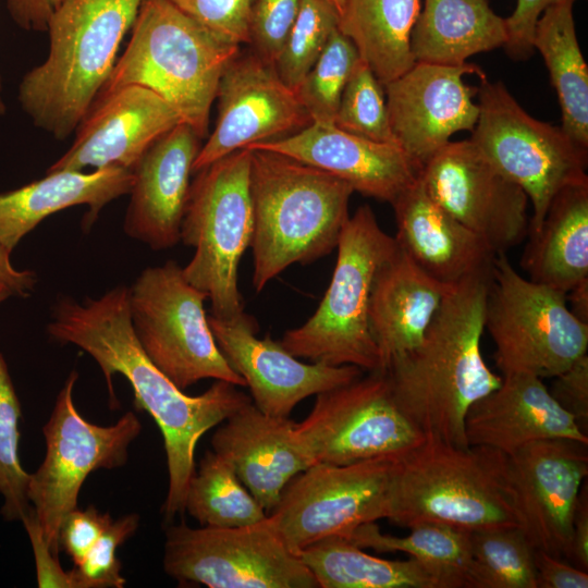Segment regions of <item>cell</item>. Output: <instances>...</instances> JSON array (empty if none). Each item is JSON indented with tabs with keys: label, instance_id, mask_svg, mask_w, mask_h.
<instances>
[{
	"label": "cell",
	"instance_id": "74e56055",
	"mask_svg": "<svg viewBox=\"0 0 588 588\" xmlns=\"http://www.w3.org/2000/svg\"><path fill=\"white\" fill-rule=\"evenodd\" d=\"M359 59L351 39L336 29L296 89L311 122L334 123L342 93Z\"/></svg>",
	"mask_w": 588,
	"mask_h": 588
},
{
	"label": "cell",
	"instance_id": "484cf974",
	"mask_svg": "<svg viewBox=\"0 0 588 588\" xmlns=\"http://www.w3.org/2000/svg\"><path fill=\"white\" fill-rule=\"evenodd\" d=\"M391 205L397 245L434 280L451 286L491 271L497 254L434 203L419 176Z\"/></svg>",
	"mask_w": 588,
	"mask_h": 588
},
{
	"label": "cell",
	"instance_id": "8fae6325",
	"mask_svg": "<svg viewBox=\"0 0 588 588\" xmlns=\"http://www.w3.org/2000/svg\"><path fill=\"white\" fill-rule=\"evenodd\" d=\"M207 295L173 260L148 267L128 287L133 331L145 354L179 389L203 379L246 387L219 350L204 309Z\"/></svg>",
	"mask_w": 588,
	"mask_h": 588
},
{
	"label": "cell",
	"instance_id": "e575fe53",
	"mask_svg": "<svg viewBox=\"0 0 588 588\" xmlns=\"http://www.w3.org/2000/svg\"><path fill=\"white\" fill-rule=\"evenodd\" d=\"M185 511L200 526L218 528L248 526L268 516L231 464L213 451L205 453L188 482Z\"/></svg>",
	"mask_w": 588,
	"mask_h": 588
},
{
	"label": "cell",
	"instance_id": "f546056e",
	"mask_svg": "<svg viewBox=\"0 0 588 588\" xmlns=\"http://www.w3.org/2000/svg\"><path fill=\"white\" fill-rule=\"evenodd\" d=\"M505 19L488 0H424L411 35L415 62L461 65L476 53L504 47Z\"/></svg>",
	"mask_w": 588,
	"mask_h": 588
},
{
	"label": "cell",
	"instance_id": "2e32d148",
	"mask_svg": "<svg viewBox=\"0 0 588 588\" xmlns=\"http://www.w3.org/2000/svg\"><path fill=\"white\" fill-rule=\"evenodd\" d=\"M430 198L482 238L505 253L527 235L528 197L504 177L470 139L449 142L419 170Z\"/></svg>",
	"mask_w": 588,
	"mask_h": 588
},
{
	"label": "cell",
	"instance_id": "bcb514c9",
	"mask_svg": "<svg viewBox=\"0 0 588 588\" xmlns=\"http://www.w3.org/2000/svg\"><path fill=\"white\" fill-rule=\"evenodd\" d=\"M575 0H517L513 13L505 19L507 40L506 52L514 59H526L532 51L536 24L542 12L554 4Z\"/></svg>",
	"mask_w": 588,
	"mask_h": 588
},
{
	"label": "cell",
	"instance_id": "ab89813d",
	"mask_svg": "<svg viewBox=\"0 0 588 588\" xmlns=\"http://www.w3.org/2000/svg\"><path fill=\"white\" fill-rule=\"evenodd\" d=\"M334 124L370 140L397 145L390 125L383 85L362 59L342 93Z\"/></svg>",
	"mask_w": 588,
	"mask_h": 588
},
{
	"label": "cell",
	"instance_id": "f6af8a7d",
	"mask_svg": "<svg viewBox=\"0 0 588 588\" xmlns=\"http://www.w3.org/2000/svg\"><path fill=\"white\" fill-rule=\"evenodd\" d=\"M558 404L575 419L587 434L588 422V356L576 359L563 372L554 377L549 390Z\"/></svg>",
	"mask_w": 588,
	"mask_h": 588
},
{
	"label": "cell",
	"instance_id": "ac0fdd59",
	"mask_svg": "<svg viewBox=\"0 0 588 588\" xmlns=\"http://www.w3.org/2000/svg\"><path fill=\"white\" fill-rule=\"evenodd\" d=\"M485 78L471 63L442 65L415 62L383 85L390 125L397 146L418 171L461 131H473L479 114L477 88L464 76Z\"/></svg>",
	"mask_w": 588,
	"mask_h": 588
},
{
	"label": "cell",
	"instance_id": "7bdbcfd3",
	"mask_svg": "<svg viewBox=\"0 0 588 588\" xmlns=\"http://www.w3.org/2000/svg\"><path fill=\"white\" fill-rule=\"evenodd\" d=\"M185 15L219 38L248 42V17L253 0H169Z\"/></svg>",
	"mask_w": 588,
	"mask_h": 588
},
{
	"label": "cell",
	"instance_id": "d590c367",
	"mask_svg": "<svg viewBox=\"0 0 588 588\" xmlns=\"http://www.w3.org/2000/svg\"><path fill=\"white\" fill-rule=\"evenodd\" d=\"M471 588H537L536 548L520 527L471 531Z\"/></svg>",
	"mask_w": 588,
	"mask_h": 588
},
{
	"label": "cell",
	"instance_id": "4316f807",
	"mask_svg": "<svg viewBox=\"0 0 588 588\" xmlns=\"http://www.w3.org/2000/svg\"><path fill=\"white\" fill-rule=\"evenodd\" d=\"M451 286L431 278L396 246L380 266L369 301V328L379 353V371L418 346Z\"/></svg>",
	"mask_w": 588,
	"mask_h": 588
},
{
	"label": "cell",
	"instance_id": "816d5d0a",
	"mask_svg": "<svg viewBox=\"0 0 588 588\" xmlns=\"http://www.w3.org/2000/svg\"><path fill=\"white\" fill-rule=\"evenodd\" d=\"M5 248L0 246V282L5 284L13 296L26 297L33 291L37 278L33 271L16 270L10 260Z\"/></svg>",
	"mask_w": 588,
	"mask_h": 588
},
{
	"label": "cell",
	"instance_id": "f5cc1de1",
	"mask_svg": "<svg viewBox=\"0 0 588 588\" xmlns=\"http://www.w3.org/2000/svg\"><path fill=\"white\" fill-rule=\"evenodd\" d=\"M571 313L581 322L588 324V278L575 284L567 293Z\"/></svg>",
	"mask_w": 588,
	"mask_h": 588
},
{
	"label": "cell",
	"instance_id": "7c38bea8",
	"mask_svg": "<svg viewBox=\"0 0 588 588\" xmlns=\"http://www.w3.org/2000/svg\"><path fill=\"white\" fill-rule=\"evenodd\" d=\"M77 377V372L72 371L57 396L50 418L44 426L45 458L37 470L29 474L27 488L28 501L44 537L57 556L62 522L77 507L78 492L86 477L100 468L124 465L130 444L142 430L132 412L110 426L85 420L73 401Z\"/></svg>",
	"mask_w": 588,
	"mask_h": 588
},
{
	"label": "cell",
	"instance_id": "f35d334b",
	"mask_svg": "<svg viewBox=\"0 0 588 588\" xmlns=\"http://www.w3.org/2000/svg\"><path fill=\"white\" fill-rule=\"evenodd\" d=\"M21 406L0 353V494L1 514L7 520L22 519L30 509L27 497L29 474L19 458V419Z\"/></svg>",
	"mask_w": 588,
	"mask_h": 588
},
{
	"label": "cell",
	"instance_id": "f907efd6",
	"mask_svg": "<svg viewBox=\"0 0 588 588\" xmlns=\"http://www.w3.org/2000/svg\"><path fill=\"white\" fill-rule=\"evenodd\" d=\"M567 559L576 567L588 569V495L586 485L580 490L575 509Z\"/></svg>",
	"mask_w": 588,
	"mask_h": 588
},
{
	"label": "cell",
	"instance_id": "60d3db41",
	"mask_svg": "<svg viewBox=\"0 0 588 588\" xmlns=\"http://www.w3.org/2000/svg\"><path fill=\"white\" fill-rule=\"evenodd\" d=\"M138 515L128 514L113 520L81 563L69 571L72 588H122L118 548L138 527Z\"/></svg>",
	"mask_w": 588,
	"mask_h": 588
},
{
	"label": "cell",
	"instance_id": "5bb4252c",
	"mask_svg": "<svg viewBox=\"0 0 588 588\" xmlns=\"http://www.w3.org/2000/svg\"><path fill=\"white\" fill-rule=\"evenodd\" d=\"M395 457L316 463L296 475L268 514L287 548L297 554L323 538H347L358 526L385 518Z\"/></svg>",
	"mask_w": 588,
	"mask_h": 588
},
{
	"label": "cell",
	"instance_id": "11a10c76",
	"mask_svg": "<svg viewBox=\"0 0 588 588\" xmlns=\"http://www.w3.org/2000/svg\"><path fill=\"white\" fill-rule=\"evenodd\" d=\"M327 1H329L331 4H333L338 9V11L340 13L342 8H343V4H344L345 0H327Z\"/></svg>",
	"mask_w": 588,
	"mask_h": 588
},
{
	"label": "cell",
	"instance_id": "277c9868",
	"mask_svg": "<svg viewBox=\"0 0 588 588\" xmlns=\"http://www.w3.org/2000/svg\"><path fill=\"white\" fill-rule=\"evenodd\" d=\"M143 0H63L48 22L49 52L27 72L19 101L57 139L75 132L117 62Z\"/></svg>",
	"mask_w": 588,
	"mask_h": 588
},
{
	"label": "cell",
	"instance_id": "5b68a950",
	"mask_svg": "<svg viewBox=\"0 0 588 588\" xmlns=\"http://www.w3.org/2000/svg\"><path fill=\"white\" fill-rule=\"evenodd\" d=\"M385 518L406 528L421 522L469 531L523 528L507 455L432 437L395 457Z\"/></svg>",
	"mask_w": 588,
	"mask_h": 588
},
{
	"label": "cell",
	"instance_id": "c3c4849f",
	"mask_svg": "<svg viewBox=\"0 0 588 588\" xmlns=\"http://www.w3.org/2000/svg\"><path fill=\"white\" fill-rule=\"evenodd\" d=\"M536 584L537 588H587L588 573L536 549Z\"/></svg>",
	"mask_w": 588,
	"mask_h": 588
},
{
	"label": "cell",
	"instance_id": "52a82bcc",
	"mask_svg": "<svg viewBox=\"0 0 588 588\" xmlns=\"http://www.w3.org/2000/svg\"><path fill=\"white\" fill-rule=\"evenodd\" d=\"M396 246L371 208L360 206L341 231L334 271L322 301L303 326L283 334L281 345L311 363L380 370L369 328V301L376 274Z\"/></svg>",
	"mask_w": 588,
	"mask_h": 588
},
{
	"label": "cell",
	"instance_id": "836d02e7",
	"mask_svg": "<svg viewBox=\"0 0 588 588\" xmlns=\"http://www.w3.org/2000/svg\"><path fill=\"white\" fill-rule=\"evenodd\" d=\"M404 537L383 534L376 522L358 526L347 539L362 549L403 552L417 560L436 588H471V531L434 522L409 527Z\"/></svg>",
	"mask_w": 588,
	"mask_h": 588
},
{
	"label": "cell",
	"instance_id": "7dc6e473",
	"mask_svg": "<svg viewBox=\"0 0 588 588\" xmlns=\"http://www.w3.org/2000/svg\"><path fill=\"white\" fill-rule=\"evenodd\" d=\"M21 520L33 547L38 587L72 588L70 573L62 569L58 556L50 550L33 507Z\"/></svg>",
	"mask_w": 588,
	"mask_h": 588
},
{
	"label": "cell",
	"instance_id": "ee69618b",
	"mask_svg": "<svg viewBox=\"0 0 588 588\" xmlns=\"http://www.w3.org/2000/svg\"><path fill=\"white\" fill-rule=\"evenodd\" d=\"M112 522L109 513H101L94 505L85 510L74 509L62 522L59 535L60 549L65 551L74 565H77Z\"/></svg>",
	"mask_w": 588,
	"mask_h": 588
},
{
	"label": "cell",
	"instance_id": "db71d44e",
	"mask_svg": "<svg viewBox=\"0 0 588 588\" xmlns=\"http://www.w3.org/2000/svg\"><path fill=\"white\" fill-rule=\"evenodd\" d=\"M10 296H13L10 289L5 284L0 282V303H2L4 299H7Z\"/></svg>",
	"mask_w": 588,
	"mask_h": 588
},
{
	"label": "cell",
	"instance_id": "7402d4cb",
	"mask_svg": "<svg viewBox=\"0 0 588 588\" xmlns=\"http://www.w3.org/2000/svg\"><path fill=\"white\" fill-rule=\"evenodd\" d=\"M247 149L290 157L341 179L354 192L390 204L419 172L397 145L357 136L334 123L311 122L294 134Z\"/></svg>",
	"mask_w": 588,
	"mask_h": 588
},
{
	"label": "cell",
	"instance_id": "83f0119b",
	"mask_svg": "<svg viewBox=\"0 0 588 588\" xmlns=\"http://www.w3.org/2000/svg\"><path fill=\"white\" fill-rule=\"evenodd\" d=\"M134 172L121 167L93 172L57 171L20 188L0 194V246L9 253L45 218L70 207L86 205L83 228L89 230L101 209L130 194Z\"/></svg>",
	"mask_w": 588,
	"mask_h": 588
},
{
	"label": "cell",
	"instance_id": "f1b7e54d",
	"mask_svg": "<svg viewBox=\"0 0 588 588\" xmlns=\"http://www.w3.org/2000/svg\"><path fill=\"white\" fill-rule=\"evenodd\" d=\"M522 256L528 279L567 293L588 278V180L560 189Z\"/></svg>",
	"mask_w": 588,
	"mask_h": 588
},
{
	"label": "cell",
	"instance_id": "d6986e66",
	"mask_svg": "<svg viewBox=\"0 0 588 588\" xmlns=\"http://www.w3.org/2000/svg\"><path fill=\"white\" fill-rule=\"evenodd\" d=\"M207 318L223 357L244 379L253 403L269 416L289 418L306 397L347 384L363 373L352 365L298 360L269 335L257 338L258 324L244 311L226 319Z\"/></svg>",
	"mask_w": 588,
	"mask_h": 588
},
{
	"label": "cell",
	"instance_id": "cb8c5ba5",
	"mask_svg": "<svg viewBox=\"0 0 588 588\" xmlns=\"http://www.w3.org/2000/svg\"><path fill=\"white\" fill-rule=\"evenodd\" d=\"M216 430L212 451L225 458L269 514L285 486L315 463L295 432V422L261 412L253 401Z\"/></svg>",
	"mask_w": 588,
	"mask_h": 588
},
{
	"label": "cell",
	"instance_id": "603a6c76",
	"mask_svg": "<svg viewBox=\"0 0 588 588\" xmlns=\"http://www.w3.org/2000/svg\"><path fill=\"white\" fill-rule=\"evenodd\" d=\"M201 138L186 123L159 137L133 169L134 182L124 218V232L154 250L181 240L193 163Z\"/></svg>",
	"mask_w": 588,
	"mask_h": 588
},
{
	"label": "cell",
	"instance_id": "9a60e30c",
	"mask_svg": "<svg viewBox=\"0 0 588 588\" xmlns=\"http://www.w3.org/2000/svg\"><path fill=\"white\" fill-rule=\"evenodd\" d=\"M295 432L315 464L332 465L397 456L425 439L400 411L379 370L317 394Z\"/></svg>",
	"mask_w": 588,
	"mask_h": 588
},
{
	"label": "cell",
	"instance_id": "7a4b0ae2",
	"mask_svg": "<svg viewBox=\"0 0 588 588\" xmlns=\"http://www.w3.org/2000/svg\"><path fill=\"white\" fill-rule=\"evenodd\" d=\"M490 277L491 271L452 285L418 346L383 370L408 421L425 437L458 448L469 446L468 409L502 382L480 344Z\"/></svg>",
	"mask_w": 588,
	"mask_h": 588
},
{
	"label": "cell",
	"instance_id": "3957f363",
	"mask_svg": "<svg viewBox=\"0 0 588 588\" xmlns=\"http://www.w3.org/2000/svg\"><path fill=\"white\" fill-rule=\"evenodd\" d=\"M250 150L253 286L260 292L293 264L336 248L354 189L341 179L278 152Z\"/></svg>",
	"mask_w": 588,
	"mask_h": 588
},
{
	"label": "cell",
	"instance_id": "9c48e42d",
	"mask_svg": "<svg viewBox=\"0 0 588 588\" xmlns=\"http://www.w3.org/2000/svg\"><path fill=\"white\" fill-rule=\"evenodd\" d=\"M485 329L502 376L554 378L587 354L588 324L571 313L566 293L524 278L505 253L493 259Z\"/></svg>",
	"mask_w": 588,
	"mask_h": 588
},
{
	"label": "cell",
	"instance_id": "1f68e13d",
	"mask_svg": "<svg viewBox=\"0 0 588 588\" xmlns=\"http://www.w3.org/2000/svg\"><path fill=\"white\" fill-rule=\"evenodd\" d=\"M573 2L547 8L540 15L532 47L543 57L562 111V130L588 148V66L575 29Z\"/></svg>",
	"mask_w": 588,
	"mask_h": 588
},
{
	"label": "cell",
	"instance_id": "6da1fadb",
	"mask_svg": "<svg viewBox=\"0 0 588 588\" xmlns=\"http://www.w3.org/2000/svg\"><path fill=\"white\" fill-rule=\"evenodd\" d=\"M47 332L95 359L112 402L113 375L120 373L130 382L137 409L146 411L155 419L163 437L169 474L163 515L169 522L182 514L187 486L195 473L194 454L199 439L252 399L223 380H216L196 396L179 389L139 345L131 322L128 287L124 285L84 303L60 298L52 308Z\"/></svg>",
	"mask_w": 588,
	"mask_h": 588
},
{
	"label": "cell",
	"instance_id": "ba28073f",
	"mask_svg": "<svg viewBox=\"0 0 588 588\" xmlns=\"http://www.w3.org/2000/svg\"><path fill=\"white\" fill-rule=\"evenodd\" d=\"M196 173L180 240L195 253L182 270L209 298L211 315L226 319L244 311L237 269L254 229L250 150H236Z\"/></svg>",
	"mask_w": 588,
	"mask_h": 588
},
{
	"label": "cell",
	"instance_id": "ffe728a7",
	"mask_svg": "<svg viewBox=\"0 0 588 588\" xmlns=\"http://www.w3.org/2000/svg\"><path fill=\"white\" fill-rule=\"evenodd\" d=\"M586 448L548 439L507 455L522 527L536 549L556 558L568 555L574 513L588 475Z\"/></svg>",
	"mask_w": 588,
	"mask_h": 588
},
{
	"label": "cell",
	"instance_id": "8992f818",
	"mask_svg": "<svg viewBox=\"0 0 588 588\" xmlns=\"http://www.w3.org/2000/svg\"><path fill=\"white\" fill-rule=\"evenodd\" d=\"M131 29L98 96L127 85L149 88L205 138L221 75L241 46L219 38L169 0H143Z\"/></svg>",
	"mask_w": 588,
	"mask_h": 588
},
{
	"label": "cell",
	"instance_id": "9f6ffc18",
	"mask_svg": "<svg viewBox=\"0 0 588 588\" xmlns=\"http://www.w3.org/2000/svg\"><path fill=\"white\" fill-rule=\"evenodd\" d=\"M2 86H1V78H0V115L5 113V103L3 101V98L1 96Z\"/></svg>",
	"mask_w": 588,
	"mask_h": 588
},
{
	"label": "cell",
	"instance_id": "4dcf8cb0",
	"mask_svg": "<svg viewBox=\"0 0 588 588\" xmlns=\"http://www.w3.org/2000/svg\"><path fill=\"white\" fill-rule=\"evenodd\" d=\"M420 9V0H345L338 29L385 85L415 63L411 35Z\"/></svg>",
	"mask_w": 588,
	"mask_h": 588
},
{
	"label": "cell",
	"instance_id": "44dd1931",
	"mask_svg": "<svg viewBox=\"0 0 588 588\" xmlns=\"http://www.w3.org/2000/svg\"><path fill=\"white\" fill-rule=\"evenodd\" d=\"M182 120L158 94L127 85L98 96L75 130L72 146L47 170H133L144 152Z\"/></svg>",
	"mask_w": 588,
	"mask_h": 588
},
{
	"label": "cell",
	"instance_id": "d6a6232c",
	"mask_svg": "<svg viewBox=\"0 0 588 588\" xmlns=\"http://www.w3.org/2000/svg\"><path fill=\"white\" fill-rule=\"evenodd\" d=\"M297 555L320 588H436L417 560L377 558L345 537L323 538Z\"/></svg>",
	"mask_w": 588,
	"mask_h": 588
},
{
	"label": "cell",
	"instance_id": "30bf717a",
	"mask_svg": "<svg viewBox=\"0 0 588 588\" xmlns=\"http://www.w3.org/2000/svg\"><path fill=\"white\" fill-rule=\"evenodd\" d=\"M479 114L469 138L532 206L528 235L535 233L553 196L588 180L587 150L562 130L529 115L500 82L481 79Z\"/></svg>",
	"mask_w": 588,
	"mask_h": 588
},
{
	"label": "cell",
	"instance_id": "b9f144b4",
	"mask_svg": "<svg viewBox=\"0 0 588 588\" xmlns=\"http://www.w3.org/2000/svg\"><path fill=\"white\" fill-rule=\"evenodd\" d=\"M301 0H253L248 17V45L274 65L296 20Z\"/></svg>",
	"mask_w": 588,
	"mask_h": 588
},
{
	"label": "cell",
	"instance_id": "681fc988",
	"mask_svg": "<svg viewBox=\"0 0 588 588\" xmlns=\"http://www.w3.org/2000/svg\"><path fill=\"white\" fill-rule=\"evenodd\" d=\"M63 0H7L13 22L24 30L47 32L48 22Z\"/></svg>",
	"mask_w": 588,
	"mask_h": 588
},
{
	"label": "cell",
	"instance_id": "8d00e7d4",
	"mask_svg": "<svg viewBox=\"0 0 588 588\" xmlns=\"http://www.w3.org/2000/svg\"><path fill=\"white\" fill-rule=\"evenodd\" d=\"M339 11L327 0H301L296 20L274 62L280 78L296 91L338 29Z\"/></svg>",
	"mask_w": 588,
	"mask_h": 588
},
{
	"label": "cell",
	"instance_id": "d4e9b609",
	"mask_svg": "<svg viewBox=\"0 0 588 588\" xmlns=\"http://www.w3.org/2000/svg\"><path fill=\"white\" fill-rule=\"evenodd\" d=\"M468 445L505 455L539 440L568 439L588 444L587 434L530 373L502 376L501 384L475 402L465 418Z\"/></svg>",
	"mask_w": 588,
	"mask_h": 588
},
{
	"label": "cell",
	"instance_id": "e0dca14e",
	"mask_svg": "<svg viewBox=\"0 0 588 588\" xmlns=\"http://www.w3.org/2000/svg\"><path fill=\"white\" fill-rule=\"evenodd\" d=\"M213 131L193 163L197 172L255 144L294 134L311 123L298 98L274 66L253 51L241 52L224 69L217 90Z\"/></svg>",
	"mask_w": 588,
	"mask_h": 588
},
{
	"label": "cell",
	"instance_id": "4fadbf2b",
	"mask_svg": "<svg viewBox=\"0 0 588 588\" xmlns=\"http://www.w3.org/2000/svg\"><path fill=\"white\" fill-rule=\"evenodd\" d=\"M163 568L179 581L209 588L319 587L269 515L259 523L232 528L170 526Z\"/></svg>",
	"mask_w": 588,
	"mask_h": 588
}]
</instances>
